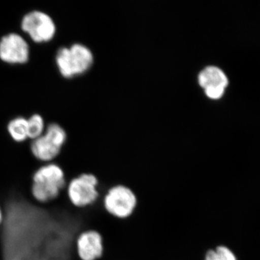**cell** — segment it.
I'll use <instances>...</instances> for the list:
<instances>
[{
	"instance_id": "cell-9",
	"label": "cell",
	"mask_w": 260,
	"mask_h": 260,
	"mask_svg": "<svg viewBox=\"0 0 260 260\" xmlns=\"http://www.w3.org/2000/svg\"><path fill=\"white\" fill-rule=\"evenodd\" d=\"M78 255L81 260L100 259L104 253L102 235L95 231L82 233L76 241Z\"/></svg>"
},
{
	"instance_id": "cell-8",
	"label": "cell",
	"mask_w": 260,
	"mask_h": 260,
	"mask_svg": "<svg viewBox=\"0 0 260 260\" xmlns=\"http://www.w3.org/2000/svg\"><path fill=\"white\" fill-rule=\"evenodd\" d=\"M198 83L209 99H219L225 93L229 80L223 70L218 67L208 66L200 72Z\"/></svg>"
},
{
	"instance_id": "cell-11",
	"label": "cell",
	"mask_w": 260,
	"mask_h": 260,
	"mask_svg": "<svg viewBox=\"0 0 260 260\" xmlns=\"http://www.w3.org/2000/svg\"><path fill=\"white\" fill-rule=\"evenodd\" d=\"M204 260H238V257L230 248L220 245L207 251Z\"/></svg>"
},
{
	"instance_id": "cell-10",
	"label": "cell",
	"mask_w": 260,
	"mask_h": 260,
	"mask_svg": "<svg viewBox=\"0 0 260 260\" xmlns=\"http://www.w3.org/2000/svg\"><path fill=\"white\" fill-rule=\"evenodd\" d=\"M10 138L17 143H23L28 139V119L17 117L10 121L8 125Z\"/></svg>"
},
{
	"instance_id": "cell-12",
	"label": "cell",
	"mask_w": 260,
	"mask_h": 260,
	"mask_svg": "<svg viewBox=\"0 0 260 260\" xmlns=\"http://www.w3.org/2000/svg\"><path fill=\"white\" fill-rule=\"evenodd\" d=\"M44 121L39 114H34L28 119V139L34 140L44 133Z\"/></svg>"
},
{
	"instance_id": "cell-7",
	"label": "cell",
	"mask_w": 260,
	"mask_h": 260,
	"mask_svg": "<svg viewBox=\"0 0 260 260\" xmlns=\"http://www.w3.org/2000/svg\"><path fill=\"white\" fill-rule=\"evenodd\" d=\"M30 49L26 41L18 34L5 35L0 40V59L11 64L28 62Z\"/></svg>"
},
{
	"instance_id": "cell-6",
	"label": "cell",
	"mask_w": 260,
	"mask_h": 260,
	"mask_svg": "<svg viewBox=\"0 0 260 260\" xmlns=\"http://www.w3.org/2000/svg\"><path fill=\"white\" fill-rule=\"evenodd\" d=\"M21 28L34 42L42 44L52 40L56 34L53 19L42 11L30 12L22 19Z\"/></svg>"
},
{
	"instance_id": "cell-1",
	"label": "cell",
	"mask_w": 260,
	"mask_h": 260,
	"mask_svg": "<svg viewBox=\"0 0 260 260\" xmlns=\"http://www.w3.org/2000/svg\"><path fill=\"white\" fill-rule=\"evenodd\" d=\"M31 192L34 199L47 203L56 199L60 191L68 187L62 169L53 162L43 165L32 176Z\"/></svg>"
},
{
	"instance_id": "cell-5",
	"label": "cell",
	"mask_w": 260,
	"mask_h": 260,
	"mask_svg": "<svg viewBox=\"0 0 260 260\" xmlns=\"http://www.w3.org/2000/svg\"><path fill=\"white\" fill-rule=\"evenodd\" d=\"M99 181L93 174H83L70 181L68 186V198L76 208H86L99 198Z\"/></svg>"
},
{
	"instance_id": "cell-4",
	"label": "cell",
	"mask_w": 260,
	"mask_h": 260,
	"mask_svg": "<svg viewBox=\"0 0 260 260\" xmlns=\"http://www.w3.org/2000/svg\"><path fill=\"white\" fill-rule=\"evenodd\" d=\"M104 209L109 215L119 219L131 216L137 205L136 196L133 191L122 185L113 186L104 196Z\"/></svg>"
},
{
	"instance_id": "cell-2",
	"label": "cell",
	"mask_w": 260,
	"mask_h": 260,
	"mask_svg": "<svg viewBox=\"0 0 260 260\" xmlns=\"http://www.w3.org/2000/svg\"><path fill=\"white\" fill-rule=\"evenodd\" d=\"M93 62L91 51L83 44H75L70 47H61L56 54L58 70L68 79L86 73Z\"/></svg>"
},
{
	"instance_id": "cell-13",
	"label": "cell",
	"mask_w": 260,
	"mask_h": 260,
	"mask_svg": "<svg viewBox=\"0 0 260 260\" xmlns=\"http://www.w3.org/2000/svg\"><path fill=\"white\" fill-rule=\"evenodd\" d=\"M3 212H2L1 208H0V225H1L2 223H3Z\"/></svg>"
},
{
	"instance_id": "cell-3",
	"label": "cell",
	"mask_w": 260,
	"mask_h": 260,
	"mask_svg": "<svg viewBox=\"0 0 260 260\" xmlns=\"http://www.w3.org/2000/svg\"><path fill=\"white\" fill-rule=\"evenodd\" d=\"M67 140L68 136L64 128L53 123L47 126L44 134L31 140L29 148L37 160L44 164H49L60 155Z\"/></svg>"
}]
</instances>
